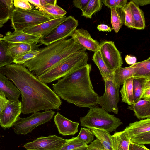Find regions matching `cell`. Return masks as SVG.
I'll return each instance as SVG.
<instances>
[{"instance_id":"cell-13","label":"cell","mask_w":150,"mask_h":150,"mask_svg":"<svg viewBox=\"0 0 150 150\" xmlns=\"http://www.w3.org/2000/svg\"><path fill=\"white\" fill-rule=\"evenodd\" d=\"M22 112V103L19 100H8L0 114V125L4 128L13 126Z\"/></svg>"},{"instance_id":"cell-3","label":"cell","mask_w":150,"mask_h":150,"mask_svg":"<svg viewBox=\"0 0 150 150\" xmlns=\"http://www.w3.org/2000/svg\"><path fill=\"white\" fill-rule=\"evenodd\" d=\"M85 50L71 38L66 39L38 50L35 57L23 65L38 77L65 58Z\"/></svg>"},{"instance_id":"cell-8","label":"cell","mask_w":150,"mask_h":150,"mask_svg":"<svg viewBox=\"0 0 150 150\" xmlns=\"http://www.w3.org/2000/svg\"><path fill=\"white\" fill-rule=\"evenodd\" d=\"M79 25L78 20L69 16L49 34L41 38L40 42L47 46L55 42L67 39L76 29Z\"/></svg>"},{"instance_id":"cell-45","label":"cell","mask_w":150,"mask_h":150,"mask_svg":"<svg viewBox=\"0 0 150 150\" xmlns=\"http://www.w3.org/2000/svg\"><path fill=\"white\" fill-rule=\"evenodd\" d=\"M27 0L30 3H31V4H32L33 5L35 6L37 9H39L38 10L39 11L42 12L45 15V9L41 5L40 0Z\"/></svg>"},{"instance_id":"cell-49","label":"cell","mask_w":150,"mask_h":150,"mask_svg":"<svg viewBox=\"0 0 150 150\" xmlns=\"http://www.w3.org/2000/svg\"><path fill=\"white\" fill-rule=\"evenodd\" d=\"M142 99L150 100V87L145 90L142 97Z\"/></svg>"},{"instance_id":"cell-52","label":"cell","mask_w":150,"mask_h":150,"mask_svg":"<svg viewBox=\"0 0 150 150\" xmlns=\"http://www.w3.org/2000/svg\"><path fill=\"white\" fill-rule=\"evenodd\" d=\"M3 37V35L0 34V41L2 40V38Z\"/></svg>"},{"instance_id":"cell-15","label":"cell","mask_w":150,"mask_h":150,"mask_svg":"<svg viewBox=\"0 0 150 150\" xmlns=\"http://www.w3.org/2000/svg\"><path fill=\"white\" fill-rule=\"evenodd\" d=\"M41 37L30 34L22 30H14L13 32L8 31L2 38V40L9 43H23L32 45L40 42Z\"/></svg>"},{"instance_id":"cell-19","label":"cell","mask_w":150,"mask_h":150,"mask_svg":"<svg viewBox=\"0 0 150 150\" xmlns=\"http://www.w3.org/2000/svg\"><path fill=\"white\" fill-rule=\"evenodd\" d=\"M127 109L132 110L134 115L139 119L150 118V100H140L129 105Z\"/></svg>"},{"instance_id":"cell-6","label":"cell","mask_w":150,"mask_h":150,"mask_svg":"<svg viewBox=\"0 0 150 150\" xmlns=\"http://www.w3.org/2000/svg\"><path fill=\"white\" fill-rule=\"evenodd\" d=\"M51 19L38 10H25L15 8L11 12L10 18L11 26L14 30H22Z\"/></svg>"},{"instance_id":"cell-51","label":"cell","mask_w":150,"mask_h":150,"mask_svg":"<svg viewBox=\"0 0 150 150\" xmlns=\"http://www.w3.org/2000/svg\"><path fill=\"white\" fill-rule=\"evenodd\" d=\"M72 150H88V145L77 148Z\"/></svg>"},{"instance_id":"cell-41","label":"cell","mask_w":150,"mask_h":150,"mask_svg":"<svg viewBox=\"0 0 150 150\" xmlns=\"http://www.w3.org/2000/svg\"><path fill=\"white\" fill-rule=\"evenodd\" d=\"M89 0H74L73 1V5L83 11L87 6Z\"/></svg>"},{"instance_id":"cell-26","label":"cell","mask_w":150,"mask_h":150,"mask_svg":"<svg viewBox=\"0 0 150 150\" xmlns=\"http://www.w3.org/2000/svg\"><path fill=\"white\" fill-rule=\"evenodd\" d=\"M133 77L126 80L120 92L122 98V102L131 105L134 103L133 87Z\"/></svg>"},{"instance_id":"cell-27","label":"cell","mask_w":150,"mask_h":150,"mask_svg":"<svg viewBox=\"0 0 150 150\" xmlns=\"http://www.w3.org/2000/svg\"><path fill=\"white\" fill-rule=\"evenodd\" d=\"M91 131L100 142L105 150H114L112 138L110 133L103 129H93Z\"/></svg>"},{"instance_id":"cell-18","label":"cell","mask_w":150,"mask_h":150,"mask_svg":"<svg viewBox=\"0 0 150 150\" xmlns=\"http://www.w3.org/2000/svg\"><path fill=\"white\" fill-rule=\"evenodd\" d=\"M0 71V91L3 92L8 100H19L21 93L16 86Z\"/></svg>"},{"instance_id":"cell-46","label":"cell","mask_w":150,"mask_h":150,"mask_svg":"<svg viewBox=\"0 0 150 150\" xmlns=\"http://www.w3.org/2000/svg\"><path fill=\"white\" fill-rule=\"evenodd\" d=\"M125 60L127 64L132 65L136 63L137 58L134 56L127 55L125 56Z\"/></svg>"},{"instance_id":"cell-20","label":"cell","mask_w":150,"mask_h":150,"mask_svg":"<svg viewBox=\"0 0 150 150\" xmlns=\"http://www.w3.org/2000/svg\"><path fill=\"white\" fill-rule=\"evenodd\" d=\"M111 136L114 150H128L130 138L126 131L116 132Z\"/></svg>"},{"instance_id":"cell-44","label":"cell","mask_w":150,"mask_h":150,"mask_svg":"<svg viewBox=\"0 0 150 150\" xmlns=\"http://www.w3.org/2000/svg\"><path fill=\"white\" fill-rule=\"evenodd\" d=\"M1 1L9 11L11 12L14 9L13 0H1Z\"/></svg>"},{"instance_id":"cell-33","label":"cell","mask_w":150,"mask_h":150,"mask_svg":"<svg viewBox=\"0 0 150 150\" xmlns=\"http://www.w3.org/2000/svg\"><path fill=\"white\" fill-rule=\"evenodd\" d=\"M87 145L77 137H72L70 139H67L66 142L59 150H72Z\"/></svg>"},{"instance_id":"cell-17","label":"cell","mask_w":150,"mask_h":150,"mask_svg":"<svg viewBox=\"0 0 150 150\" xmlns=\"http://www.w3.org/2000/svg\"><path fill=\"white\" fill-rule=\"evenodd\" d=\"M54 121L59 133L63 135H73L78 132L79 123L66 118L59 112L54 116Z\"/></svg>"},{"instance_id":"cell-11","label":"cell","mask_w":150,"mask_h":150,"mask_svg":"<svg viewBox=\"0 0 150 150\" xmlns=\"http://www.w3.org/2000/svg\"><path fill=\"white\" fill-rule=\"evenodd\" d=\"M100 45L99 50L108 67L114 71L122 67L123 62L121 53L116 47L114 42L105 41Z\"/></svg>"},{"instance_id":"cell-38","label":"cell","mask_w":150,"mask_h":150,"mask_svg":"<svg viewBox=\"0 0 150 150\" xmlns=\"http://www.w3.org/2000/svg\"><path fill=\"white\" fill-rule=\"evenodd\" d=\"M103 1L105 6L110 8H120L122 10L127 5V0H105Z\"/></svg>"},{"instance_id":"cell-29","label":"cell","mask_w":150,"mask_h":150,"mask_svg":"<svg viewBox=\"0 0 150 150\" xmlns=\"http://www.w3.org/2000/svg\"><path fill=\"white\" fill-rule=\"evenodd\" d=\"M43 7L45 15L50 19H55L65 16L67 12L57 5H52L46 3Z\"/></svg>"},{"instance_id":"cell-30","label":"cell","mask_w":150,"mask_h":150,"mask_svg":"<svg viewBox=\"0 0 150 150\" xmlns=\"http://www.w3.org/2000/svg\"><path fill=\"white\" fill-rule=\"evenodd\" d=\"M102 4L100 0H89L81 16L91 18L93 15L102 8Z\"/></svg>"},{"instance_id":"cell-39","label":"cell","mask_w":150,"mask_h":150,"mask_svg":"<svg viewBox=\"0 0 150 150\" xmlns=\"http://www.w3.org/2000/svg\"><path fill=\"white\" fill-rule=\"evenodd\" d=\"M13 4L15 8L25 10H30L33 9L27 0H14Z\"/></svg>"},{"instance_id":"cell-47","label":"cell","mask_w":150,"mask_h":150,"mask_svg":"<svg viewBox=\"0 0 150 150\" xmlns=\"http://www.w3.org/2000/svg\"><path fill=\"white\" fill-rule=\"evenodd\" d=\"M97 28L99 31L104 32H111L112 30V29L109 26L104 24L98 25L97 27Z\"/></svg>"},{"instance_id":"cell-10","label":"cell","mask_w":150,"mask_h":150,"mask_svg":"<svg viewBox=\"0 0 150 150\" xmlns=\"http://www.w3.org/2000/svg\"><path fill=\"white\" fill-rule=\"evenodd\" d=\"M124 130L130 138V142L140 144H150V118L130 123Z\"/></svg>"},{"instance_id":"cell-50","label":"cell","mask_w":150,"mask_h":150,"mask_svg":"<svg viewBox=\"0 0 150 150\" xmlns=\"http://www.w3.org/2000/svg\"><path fill=\"white\" fill-rule=\"evenodd\" d=\"M46 3L52 5H55L57 4V0H45Z\"/></svg>"},{"instance_id":"cell-25","label":"cell","mask_w":150,"mask_h":150,"mask_svg":"<svg viewBox=\"0 0 150 150\" xmlns=\"http://www.w3.org/2000/svg\"><path fill=\"white\" fill-rule=\"evenodd\" d=\"M8 43L7 54L13 59L19 55L33 50L32 45L30 44L17 43Z\"/></svg>"},{"instance_id":"cell-40","label":"cell","mask_w":150,"mask_h":150,"mask_svg":"<svg viewBox=\"0 0 150 150\" xmlns=\"http://www.w3.org/2000/svg\"><path fill=\"white\" fill-rule=\"evenodd\" d=\"M88 150H105L100 142L97 138L88 145Z\"/></svg>"},{"instance_id":"cell-5","label":"cell","mask_w":150,"mask_h":150,"mask_svg":"<svg viewBox=\"0 0 150 150\" xmlns=\"http://www.w3.org/2000/svg\"><path fill=\"white\" fill-rule=\"evenodd\" d=\"M89 109L86 115L80 118L82 126L90 129H104L110 133L116 131L123 124L119 118L109 114L102 108L96 106Z\"/></svg>"},{"instance_id":"cell-7","label":"cell","mask_w":150,"mask_h":150,"mask_svg":"<svg viewBox=\"0 0 150 150\" xmlns=\"http://www.w3.org/2000/svg\"><path fill=\"white\" fill-rule=\"evenodd\" d=\"M55 113L54 111L50 110L42 112H35L25 118L20 117L13 126L14 132L18 134H26L38 126L48 122Z\"/></svg>"},{"instance_id":"cell-37","label":"cell","mask_w":150,"mask_h":150,"mask_svg":"<svg viewBox=\"0 0 150 150\" xmlns=\"http://www.w3.org/2000/svg\"><path fill=\"white\" fill-rule=\"evenodd\" d=\"M11 12L0 0V28L10 19Z\"/></svg>"},{"instance_id":"cell-35","label":"cell","mask_w":150,"mask_h":150,"mask_svg":"<svg viewBox=\"0 0 150 150\" xmlns=\"http://www.w3.org/2000/svg\"><path fill=\"white\" fill-rule=\"evenodd\" d=\"M94 136L90 129L81 128L77 137L85 144H87L93 141Z\"/></svg>"},{"instance_id":"cell-23","label":"cell","mask_w":150,"mask_h":150,"mask_svg":"<svg viewBox=\"0 0 150 150\" xmlns=\"http://www.w3.org/2000/svg\"><path fill=\"white\" fill-rule=\"evenodd\" d=\"M133 67L131 65L127 67H121L114 71L113 81L117 88H120L126 80L133 77Z\"/></svg>"},{"instance_id":"cell-1","label":"cell","mask_w":150,"mask_h":150,"mask_svg":"<svg viewBox=\"0 0 150 150\" xmlns=\"http://www.w3.org/2000/svg\"><path fill=\"white\" fill-rule=\"evenodd\" d=\"M0 71L20 91L22 114L58 110L61 106L59 97L23 65L12 63L0 68Z\"/></svg>"},{"instance_id":"cell-48","label":"cell","mask_w":150,"mask_h":150,"mask_svg":"<svg viewBox=\"0 0 150 150\" xmlns=\"http://www.w3.org/2000/svg\"><path fill=\"white\" fill-rule=\"evenodd\" d=\"M130 1L138 6L146 5L150 4V0H131Z\"/></svg>"},{"instance_id":"cell-14","label":"cell","mask_w":150,"mask_h":150,"mask_svg":"<svg viewBox=\"0 0 150 150\" xmlns=\"http://www.w3.org/2000/svg\"><path fill=\"white\" fill-rule=\"evenodd\" d=\"M70 36L76 43L86 50L95 52L99 49V42L93 39L89 33L83 28L76 29Z\"/></svg>"},{"instance_id":"cell-31","label":"cell","mask_w":150,"mask_h":150,"mask_svg":"<svg viewBox=\"0 0 150 150\" xmlns=\"http://www.w3.org/2000/svg\"><path fill=\"white\" fill-rule=\"evenodd\" d=\"M8 46L7 43L4 41H0V68L13 62V59L6 53Z\"/></svg>"},{"instance_id":"cell-16","label":"cell","mask_w":150,"mask_h":150,"mask_svg":"<svg viewBox=\"0 0 150 150\" xmlns=\"http://www.w3.org/2000/svg\"><path fill=\"white\" fill-rule=\"evenodd\" d=\"M67 17L66 16H65L58 18L52 19L40 24L25 29L23 31L25 33L39 36L42 38L49 34Z\"/></svg>"},{"instance_id":"cell-9","label":"cell","mask_w":150,"mask_h":150,"mask_svg":"<svg viewBox=\"0 0 150 150\" xmlns=\"http://www.w3.org/2000/svg\"><path fill=\"white\" fill-rule=\"evenodd\" d=\"M104 81L105 85L104 93L102 96H98L96 103L99 104L107 112L117 114L119 111L117 105L120 100L119 88L117 87L113 80L106 79Z\"/></svg>"},{"instance_id":"cell-21","label":"cell","mask_w":150,"mask_h":150,"mask_svg":"<svg viewBox=\"0 0 150 150\" xmlns=\"http://www.w3.org/2000/svg\"><path fill=\"white\" fill-rule=\"evenodd\" d=\"M92 60L98 67L103 80H113L114 71L106 64L101 56L99 50L94 52Z\"/></svg>"},{"instance_id":"cell-12","label":"cell","mask_w":150,"mask_h":150,"mask_svg":"<svg viewBox=\"0 0 150 150\" xmlns=\"http://www.w3.org/2000/svg\"><path fill=\"white\" fill-rule=\"evenodd\" d=\"M66 141L56 135L40 137L25 143L23 147L27 150H59Z\"/></svg>"},{"instance_id":"cell-43","label":"cell","mask_w":150,"mask_h":150,"mask_svg":"<svg viewBox=\"0 0 150 150\" xmlns=\"http://www.w3.org/2000/svg\"><path fill=\"white\" fill-rule=\"evenodd\" d=\"M8 100L4 93L0 91V114L4 109Z\"/></svg>"},{"instance_id":"cell-36","label":"cell","mask_w":150,"mask_h":150,"mask_svg":"<svg viewBox=\"0 0 150 150\" xmlns=\"http://www.w3.org/2000/svg\"><path fill=\"white\" fill-rule=\"evenodd\" d=\"M122 10L124 14L125 25L129 28H134V21L129 2Z\"/></svg>"},{"instance_id":"cell-4","label":"cell","mask_w":150,"mask_h":150,"mask_svg":"<svg viewBox=\"0 0 150 150\" xmlns=\"http://www.w3.org/2000/svg\"><path fill=\"white\" fill-rule=\"evenodd\" d=\"M86 50L65 58L38 78L47 84L58 80L73 70L87 64L88 56Z\"/></svg>"},{"instance_id":"cell-34","label":"cell","mask_w":150,"mask_h":150,"mask_svg":"<svg viewBox=\"0 0 150 150\" xmlns=\"http://www.w3.org/2000/svg\"><path fill=\"white\" fill-rule=\"evenodd\" d=\"M38 50H32L19 55L13 59L14 64L23 65L27 61L34 58L38 54Z\"/></svg>"},{"instance_id":"cell-42","label":"cell","mask_w":150,"mask_h":150,"mask_svg":"<svg viewBox=\"0 0 150 150\" xmlns=\"http://www.w3.org/2000/svg\"><path fill=\"white\" fill-rule=\"evenodd\" d=\"M128 150H150L144 144L130 142Z\"/></svg>"},{"instance_id":"cell-24","label":"cell","mask_w":150,"mask_h":150,"mask_svg":"<svg viewBox=\"0 0 150 150\" xmlns=\"http://www.w3.org/2000/svg\"><path fill=\"white\" fill-rule=\"evenodd\" d=\"M133 67V77L150 78V57L132 65Z\"/></svg>"},{"instance_id":"cell-28","label":"cell","mask_w":150,"mask_h":150,"mask_svg":"<svg viewBox=\"0 0 150 150\" xmlns=\"http://www.w3.org/2000/svg\"><path fill=\"white\" fill-rule=\"evenodd\" d=\"M134 23V28L143 30L145 27V21L143 12L139 6L132 1L129 2Z\"/></svg>"},{"instance_id":"cell-2","label":"cell","mask_w":150,"mask_h":150,"mask_svg":"<svg viewBox=\"0 0 150 150\" xmlns=\"http://www.w3.org/2000/svg\"><path fill=\"white\" fill-rule=\"evenodd\" d=\"M91 69L87 63L73 70L52 84L53 91L61 98L79 107L96 106L98 95L91 80Z\"/></svg>"},{"instance_id":"cell-32","label":"cell","mask_w":150,"mask_h":150,"mask_svg":"<svg viewBox=\"0 0 150 150\" xmlns=\"http://www.w3.org/2000/svg\"><path fill=\"white\" fill-rule=\"evenodd\" d=\"M110 9L111 24L115 32L117 33L122 25V21L117 9L113 8Z\"/></svg>"},{"instance_id":"cell-22","label":"cell","mask_w":150,"mask_h":150,"mask_svg":"<svg viewBox=\"0 0 150 150\" xmlns=\"http://www.w3.org/2000/svg\"><path fill=\"white\" fill-rule=\"evenodd\" d=\"M133 87L134 103H135L142 99L145 90L150 87V78L133 77Z\"/></svg>"}]
</instances>
